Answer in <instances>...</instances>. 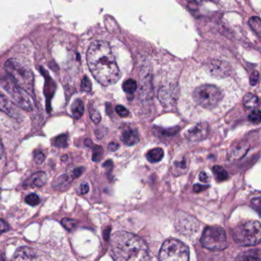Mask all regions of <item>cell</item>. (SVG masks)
<instances>
[{"label":"cell","mask_w":261,"mask_h":261,"mask_svg":"<svg viewBox=\"0 0 261 261\" xmlns=\"http://www.w3.org/2000/svg\"><path fill=\"white\" fill-rule=\"evenodd\" d=\"M119 149V145L117 144V143H111L108 146V149L111 152H114V151L117 150V149Z\"/></svg>","instance_id":"cell-40"},{"label":"cell","mask_w":261,"mask_h":261,"mask_svg":"<svg viewBox=\"0 0 261 261\" xmlns=\"http://www.w3.org/2000/svg\"><path fill=\"white\" fill-rule=\"evenodd\" d=\"M192 97L198 106L212 111L222 100L223 94L221 90L215 85H204L195 88Z\"/></svg>","instance_id":"cell-5"},{"label":"cell","mask_w":261,"mask_h":261,"mask_svg":"<svg viewBox=\"0 0 261 261\" xmlns=\"http://www.w3.org/2000/svg\"><path fill=\"white\" fill-rule=\"evenodd\" d=\"M67 140H68L67 135L59 136V137H56V138L55 139V140H56L55 146H58V147H67V146H68Z\"/></svg>","instance_id":"cell-28"},{"label":"cell","mask_w":261,"mask_h":261,"mask_svg":"<svg viewBox=\"0 0 261 261\" xmlns=\"http://www.w3.org/2000/svg\"><path fill=\"white\" fill-rule=\"evenodd\" d=\"M258 79H259V73L257 71H254L252 73L251 76H250V83L252 86H254L257 83Z\"/></svg>","instance_id":"cell-36"},{"label":"cell","mask_w":261,"mask_h":261,"mask_svg":"<svg viewBox=\"0 0 261 261\" xmlns=\"http://www.w3.org/2000/svg\"><path fill=\"white\" fill-rule=\"evenodd\" d=\"M89 113L90 117H91V120H93L94 123L97 124V123H100V120H101V116L95 108L92 106L90 107Z\"/></svg>","instance_id":"cell-25"},{"label":"cell","mask_w":261,"mask_h":261,"mask_svg":"<svg viewBox=\"0 0 261 261\" xmlns=\"http://www.w3.org/2000/svg\"><path fill=\"white\" fill-rule=\"evenodd\" d=\"M111 254L117 261L149 260L147 244L140 237L126 231H117L113 235Z\"/></svg>","instance_id":"cell-2"},{"label":"cell","mask_w":261,"mask_h":261,"mask_svg":"<svg viewBox=\"0 0 261 261\" xmlns=\"http://www.w3.org/2000/svg\"><path fill=\"white\" fill-rule=\"evenodd\" d=\"M233 238L240 246H254L261 241L260 224L257 221H250L239 224L233 230Z\"/></svg>","instance_id":"cell-4"},{"label":"cell","mask_w":261,"mask_h":261,"mask_svg":"<svg viewBox=\"0 0 261 261\" xmlns=\"http://www.w3.org/2000/svg\"><path fill=\"white\" fill-rule=\"evenodd\" d=\"M249 25L251 27L252 30L257 33L258 36L260 35L261 32V22L259 17H252L249 20Z\"/></svg>","instance_id":"cell-24"},{"label":"cell","mask_w":261,"mask_h":261,"mask_svg":"<svg viewBox=\"0 0 261 261\" xmlns=\"http://www.w3.org/2000/svg\"><path fill=\"white\" fill-rule=\"evenodd\" d=\"M0 111H4L6 114L14 118H19L20 112H19L16 107L0 91Z\"/></svg>","instance_id":"cell-13"},{"label":"cell","mask_w":261,"mask_h":261,"mask_svg":"<svg viewBox=\"0 0 261 261\" xmlns=\"http://www.w3.org/2000/svg\"><path fill=\"white\" fill-rule=\"evenodd\" d=\"M163 156H164V152L161 148H155V149H151L146 154V159L151 163H159L163 160Z\"/></svg>","instance_id":"cell-17"},{"label":"cell","mask_w":261,"mask_h":261,"mask_svg":"<svg viewBox=\"0 0 261 261\" xmlns=\"http://www.w3.org/2000/svg\"><path fill=\"white\" fill-rule=\"evenodd\" d=\"M159 99L165 106H169L175 101V90L170 88H162L159 93Z\"/></svg>","instance_id":"cell-15"},{"label":"cell","mask_w":261,"mask_h":261,"mask_svg":"<svg viewBox=\"0 0 261 261\" xmlns=\"http://www.w3.org/2000/svg\"><path fill=\"white\" fill-rule=\"evenodd\" d=\"M214 175H215V179L218 181H224L228 178V174L225 169H223V167L220 166H214L213 169Z\"/></svg>","instance_id":"cell-20"},{"label":"cell","mask_w":261,"mask_h":261,"mask_svg":"<svg viewBox=\"0 0 261 261\" xmlns=\"http://www.w3.org/2000/svg\"><path fill=\"white\" fill-rule=\"evenodd\" d=\"M71 112H72V115L74 118L77 119V120L80 119L83 116L84 112H85V107H84L83 102L79 99H77L71 106Z\"/></svg>","instance_id":"cell-18"},{"label":"cell","mask_w":261,"mask_h":261,"mask_svg":"<svg viewBox=\"0 0 261 261\" xmlns=\"http://www.w3.org/2000/svg\"><path fill=\"white\" fill-rule=\"evenodd\" d=\"M4 88L16 105L25 111H30L33 110V103L30 94L18 86L11 79L4 81Z\"/></svg>","instance_id":"cell-8"},{"label":"cell","mask_w":261,"mask_h":261,"mask_svg":"<svg viewBox=\"0 0 261 261\" xmlns=\"http://www.w3.org/2000/svg\"><path fill=\"white\" fill-rule=\"evenodd\" d=\"M87 63L94 79L103 86L114 85L121 77L111 46L105 41H96L90 45Z\"/></svg>","instance_id":"cell-1"},{"label":"cell","mask_w":261,"mask_h":261,"mask_svg":"<svg viewBox=\"0 0 261 261\" xmlns=\"http://www.w3.org/2000/svg\"><path fill=\"white\" fill-rule=\"evenodd\" d=\"M137 88V82L132 79H129V80L126 81L123 84V89L126 94H133L135 92Z\"/></svg>","instance_id":"cell-23"},{"label":"cell","mask_w":261,"mask_h":261,"mask_svg":"<svg viewBox=\"0 0 261 261\" xmlns=\"http://www.w3.org/2000/svg\"><path fill=\"white\" fill-rule=\"evenodd\" d=\"M250 146L247 144H244V143H238L230 151V159H239L241 156L244 155V154L247 152Z\"/></svg>","instance_id":"cell-16"},{"label":"cell","mask_w":261,"mask_h":261,"mask_svg":"<svg viewBox=\"0 0 261 261\" xmlns=\"http://www.w3.org/2000/svg\"><path fill=\"white\" fill-rule=\"evenodd\" d=\"M35 161L38 164H42L45 160V155H44L43 152H36L34 155Z\"/></svg>","instance_id":"cell-33"},{"label":"cell","mask_w":261,"mask_h":261,"mask_svg":"<svg viewBox=\"0 0 261 261\" xmlns=\"http://www.w3.org/2000/svg\"><path fill=\"white\" fill-rule=\"evenodd\" d=\"M89 192V186L86 181H84L80 185L79 188V192L81 195H85Z\"/></svg>","instance_id":"cell-34"},{"label":"cell","mask_w":261,"mask_h":261,"mask_svg":"<svg viewBox=\"0 0 261 261\" xmlns=\"http://www.w3.org/2000/svg\"><path fill=\"white\" fill-rule=\"evenodd\" d=\"M25 201L30 205L36 206L40 203V198L36 194L33 193L27 196Z\"/></svg>","instance_id":"cell-27"},{"label":"cell","mask_w":261,"mask_h":261,"mask_svg":"<svg viewBox=\"0 0 261 261\" xmlns=\"http://www.w3.org/2000/svg\"><path fill=\"white\" fill-rule=\"evenodd\" d=\"M84 172H85V168H76V169H74V170L73 171L72 175H71V176H72L73 178H77V177L81 176V175L84 173Z\"/></svg>","instance_id":"cell-37"},{"label":"cell","mask_w":261,"mask_h":261,"mask_svg":"<svg viewBox=\"0 0 261 261\" xmlns=\"http://www.w3.org/2000/svg\"><path fill=\"white\" fill-rule=\"evenodd\" d=\"M188 168H189V163L187 160L186 158H183L180 161L175 162L174 163L173 170L175 171L174 174L180 175V174L185 173L187 171Z\"/></svg>","instance_id":"cell-21"},{"label":"cell","mask_w":261,"mask_h":261,"mask_svg":"<svg viewBox=\"0 0 261 261\" xmlns=\"http://www.w3.org/2000/svg\"><path fill=\"white\" fill-rule=\"evenodd\" d=\"M116 112L121 117H128L129 114V111L125 107L122 106V105H117L116 107Z\"/></svg>","instance_id":"cell-32"},{"label":"cell","mask_w":261,"mask_h":261,"mask_svg":"<svg viewBox=\"0 0 261 261\" xmlns=\"http://www.w3.org/2000/svg\"><path fill=\"white\" fill-rule=\"evenodd\" d=\"M120 140L126 146H134L139 142L138 131L132 126H125L122 130Z\"/></svg>","instance_id":"cell-11"},{"label":"cell","mask_w":261,"mask_h":261,"mask_svg":"<svg viewBox=\"0 0 261 261\" xmlns=\"http://www.w3.org/2000/svg\"><path fill=\"white\" fill-rule=\"evenodd\" d=\"M199 179L201 180V181H202V182H207V180H208V177H207V174H206L205 172H202L200 173Z\"/></svg>","instance_id":"cell-41"},{"label":"cell","mask_w":261,"mask_h":261,"mask_svg":"<svg viewBox=\"0 0 261 261\" xmlns=\"http://www.w3.org/2000/svg\"><path fill=\"white\" fill-rule=\"evenodd\" d=\"M6 71L12 80L28 94H34V75L31 68L17 58H11L5 63Z\"/></svg>","instance_id":"cell-3"},{"label":"cell","mask_w":261,"mask_h":261,"mask_svg":"<svg viewBox=\"0 0 261 261\" xmlns=\"http://www.w3.org/2000/svg\"><path fill=\"white\" fill-rule=\"evenodd\" d=\"M93 149V157L92 160H94V162H99L100 161V160L102 159V156H103V150L102 149V147L98 146H92Z\"/></svg>","instance_id":"cell-26"},{"label":"cell","mask_w":261,"mask_h":261,"mask_svg":"<svg viewBox=\"0 0 261 261\" xmlns=\"http://www.w3.org/2000/svg\"><path fill=\"white\" fill-rule=\"evenodd\" d=\"M4 153V145H3L2 140L0 138V158H2Z\"/></svg>","instance_id":"cell-42"},{"label":"cell","mask_w":261,"mask_h":261,"mask_svg":"<svg viewBox=\"0 0 261 261\" xmlns=\"http://www.w3.org/2000/svg\"><path fill=\"white\" fill-rule=\"evenodd\" d=\"M175 227L181 234L188 236V235L193 234L195 232L198 231L199 224H198V221L190 215H187L184 212H179L176 215Z\"/></svg>","instance_id":"cell-9"},{"label":"cell","mask_w":261,"mask_h":261,"mask_svg":"<svg viewBox=\"0 0 261 261\" xmlns=\"http://www.w3.org/2000/svg\"><path fill=\"white\" fill-rule=\"evenodd\" d=\"M248 120L252 123H259L261 120L259 110H255V111H252L250 115L248 116Z\"/></svg>","instance_id":"cell-29"},{"label":"cell","mask_w":261,"mask_h":261,"mask_svg":"<svg viewBox=\"0 0 261 261\" xmlns=\"http://www.w3.org/2000/svg\"><path fill=\"white\" fill-rule=\"evenodd\" d=\"M47 175L44 172H38L33 174L25 180L23 183V187L27 189L30 188H41L46 184Z\"/></svg>","instance_id":"cell-12"},{"label":"cell","mask_w":261,"mask_h":261,"mask_svg":"<svg viewBox=\"0 0 261 261\" xmlns=\"http://www.w3.org/2000/svg\"><path fill=\"white\" fill-rule=\"evenodd\" d=\"M92 89L91 81L88 77H85L82 82V90L85 92H90Z\"/></svg>","instance_id":"cell-31"},{"label":"cell","mask_w":261,"mask_h":261,"mask_svg":"<svg viewBox=\"0 0 261 261\" xmlns=\"http://www.w3.org/2000/svg\"><path fill=\"white\" fill-rule=\"evenodd\" d=\"M209 126L206 122H201L192 126L186 133V137L191 142L204 140L208 135Z\"/></svg>","instance_id":"cell-10"},{"label":"cell","mask_w":261,"mask_h":261,"mask_svg":"<svg viewBox=\"0 0 261 261\" xmlns=\"http://www.w3.org/2000/svg\"><path fill=\"white\" fill-rule=\"evenodd\" d=\"M62 224H63L64 227L67 229V230H72L74 228L76 225V221L74 220L69 219V218H64L62 221Z\"/></svg>","instance_id":"cell-30"},{"label":"cell","mask_w":261,"mask_h":261,"mask_svg":"<svg viewBox=\"0 0 261 261\" xmlns=\"http://www.w3.org/2000/svg\"><path fill=\"white\" fill-rule=\"evenodd\" d=\"M237 259H243V260H260L259 251V250L247 251L241 254V256L237 258Z\"/></svg>","instance_id":"cell-22"},{"label":"cell","mask_w":261,"mask_h":261,"mask_svg":"<svg viewBox=\"0 0 261 261\" xmlns=\"http://www.w3.org/2000/svg\"><path fill=\"white\" fill-rule=\"evenodd\" d=\"M252 203L257 207V211L259 212V208H260V198H259V197L252 200Z\"/></svg>","instance_id":"cell-39"},{"label":"cell","mask_w":261,"mask_h":261,"mask_svg":"<svg viewBox=\"0 0 261 261\" xmlns=\"http://www.w3.org/2000/svg\"><path fill=\"white\" fill-rule=\"evenodd\" d=\"M13 259L14 260H33L37 259V254L33 249L22 247L16 250Z\"/></svg>","instance_id":"cell-14"},{"label":"cell","mask_w":261,"mask_h":261,"mask_svg":"<svg viewBox=\"0 0 261 261\" xmlns=\"http://www.w3.org/2000/svg\"><path fill=\"white\" fill-rule=\"evenodd\" d=\"M243 103L245 108L251 109V108L257 107L258 103H259V99L254 94L248 93L244 96V99H243Z\"/></svg>","instance_id":"cell-19"},{"label":"cell","mask_w":261,"mask_h":261,"mask_svg":"<svg viewBox=\"0 0 261 261\" xmlns=\"http://www.w3.org/2000/svg\"><path fill=\"white\" fill-rule=\"evenodd\" d=\"M201 243L203 247L212 250H223L228 247L225 230L220 226L206 227L201 236Z\"/></svg>","instance_id":"cell-7"},{"label":"cell","mask_w":261,"mask_h":261,"mask_svg":"<svg viewBox=\"0 0 261 261\" xmlns=\"http://www.w3.org/2000/svg\"><path fill=\"white\" fill-rule=\"evenodd\" d=\"M10 230V226L4 220L0 219V235Z\"/></svg>","instance_id":"cell-35"},{"label":"cell","mask_w":261,"mask_h":261,"mask_svg":"<svg viewBox=\"0 0 261 261\" xmlns=\"http://www.w3.org/2000/svg\"><path fill=\"white\" fill-rule=\"evenodd\" d=\"M159 256L163 261H187L189 259V247L179 240L169 239L163 243Z\"/></svg>","instance_id":"cell-6"},{"label":"cell","mask_w":261,"mask_h":261,"mask_svg":"<svg viewBox=\"0 0 261 261\" xmlns=\"http://www.w3.org/2000/svg\"><path fill=\"white\" fill-rule=\"evenodd\" d=\"M207 186H201L199 184H195L193 186V191L195 193H199V192H202V191L207 189Z\"/></svg>","instance_id":"cell-38"}]
</instances>
